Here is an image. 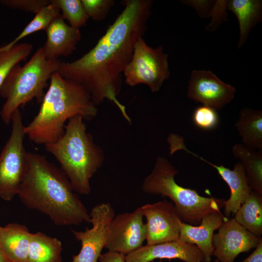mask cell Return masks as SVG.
<instances>
[{"label": "cell", "instance_id": "6da1fadb", "mask_svg": "<svg viewBox=\"0 0 262 262\" xmlns=\"http://www.w3.org/2000/svg\"><path fill=\"white\" fill-rule=\"evenodd\" d=\"M124 8L96 45L79 59L60 64L58 73L82 85L97 106L107 99L129 123L125 107L118 100L122 75L131 58L137 40L147 29L151 14V0H126Z\"/></svg>", "mask_w": 262, "mask_h": 262}, {"label": "cell", "instance_id": "d4e9b609", "mask_svg": "<svg viewBox=\"0 0 262 262\" xmlns=\"http://www.w3.org/2000/svg\"><path fill=\"white\" fill-rule=\"evenodd\" d=\"M33 49L32 44H17L8 50L0 51V88L10 71L26 60Z\"/></svg>", "mask_w": 262, "mask_h": 262}, {"label": "cell", "instance_id": "2e32d148", "mask_svg": "<svg viewBox=\"0 0 262 262\" xmlns=\"http://www.w3.org/2000/svg\"><path fill=\"white\" fill-rule=\"evenodd\" d=\"M45 31L47 40L42 48L48 59H59L60 57L72 54L81 39L80 29L67 25L61 14L50 23Z\"/></svg>", "mask_w": 262, "mask_h": 262}, {"label": "cell", "instance_id": "44dd1931", "mask_svg": "<svg viewBox=\"0 0 262 262\" xmlns=\"http://www.w3.org/2000/svg\"><path fill=\"white\" fill-rule=\"evenodd\" d=\"M233 155L241 161L248 183L252 190L262 194V152L242 144L232 147Z\"/></svg>", "mask_w": 262, "mask_h": 262}, {"label": "cell", "instance_id": "f546056e", "mask_svg": "<svg viewBox=\"0 0 262 262\" xmlns=\"http://www.w3.org/2000/svg\"><path fill=\"white\" fill-rule=\"evenodd\" d=\"M125 256L121 253L108 251L101 254L98 260L99 262H126Z\"/></svg>", "mask_w": 262, "mask_h": 262}, {"label": "cell", "instance_id": "836d02e7", "mask_svg": "<svg viewBox=\"0 0 262 262\" xmlns=\"http://www.w3.org/2000/svg\"><path fill=\"white\" fill-rule=\"evenodd\" d=\"M214 262H219V261L217 259H215L214 261Z\"/></svg>", "mask_w": 262, "mask_h": 262}, {"label": "cell", "instance_id": "f1b7e54d", "mask_svg": "<svg viewBox=\"0 0 262 262\" xmlns=\"http://www.w3.org/2000/svg\"><path fill=\"white\" fill-rule=\"evenodd\" d=\"M51 0H1L4 6L27 12L37 13L45 6L50 3Z\"/></svg>", "mask_w": 262, "mask_h": 262}, {"label": "cell", "instance_id": "4316f807", "mask_svg": "<svg viewBox=\"0 0 262 262\" xmlns=\"http://www.w3.org/2000/svg\"><path fill=\"white\" fill-rule=\"evenodd\" d=\"M194 124L198 128L206 130L215 128L219 123L216 110L206 105L197 107L193 114Z\"/></svg>", "mask_w": 262, "mask_h": 262}, {"label": "cell", "instance_id": "3957f363", "mask_svg": "<svg viewBox=\"0 0 262 262\" xmlns=\"http://www.w3.org/2000/svg\"><path fill=\"white\" fill-rule=\"evenodd\" d=\"M49 81L38 113L24 128L25 135L39 145L60 139L70 118L81 116L84 119H92L98 113L89 93L82 85L63 78L58 72L52 74Z\"/></svg>", "mask_w": 262, "mask_h": 262}, {"label": "cell", "instance_id": "52a82bcc", "mask_svg": "<svg viewBox=\"0 0 262 262\" xmlns=\"http://www.w3.org/2000/svg\"><path fill=\"white\" fill-rule=\"evenodd\" d=\"M12 130L0 154V198L11 200L17 195L28 165L24 146L25 135L22 114L19 109L11 118Z\"/></svg>", "mask_w": 262, "mask_h": 262}, {"label": "cell", "instance_id": "d6a6232c", "mask_svg": "<svg viewBox=\"0 0 262 262\" xmlns=\"http://www.w3.org/2000/svg\"><path fill=\"white\" fill-rule=\"evenodd\" d=\"M151 262H163L162 260H160L159 261H157V262H155L154 261H153ZM168 262H172L170 260H169Z\"/></svg>", "mask_w": 262, "mask_h": 262}, {"label": "cell", "instance_id": "ba28073f", "mask_svg": "<svg viewBox=\"0 0 262 262\" xmlns=\"http://www.w3.org/2000/svg\"><path fill=\"white\" fill-rule=\"evenodd\" d=\"M163 50L162 46L156 48L149 46L140 37L123 73L126 84L131 86L144 84L152 92H158L170 76L168 55Z\"/></svg>", "mask_w": 262, "mask_h": 262}, {"label": "cell", "instance_id": "ffe728a7", "mask_svg": "<svg viewBox=\"0 0 262 262\" xmlns=\"http://www.w3.org/2000/svg\"><path fill=\"white\" fill-rule=\"evenodd\" d=\"M62 243L42 232L31 233L27 262H62Z\"/></svg>", "mask_w": 262, "mask_h": 262}, {"label": "cell", "instance_id": "277c9868", "mask_svg": "<svg viewBox=\"0 0 262 262\" xmlns=\"http://www.w3.org/2000/svg\"><path fill=\"white\" fill-rule=\"evenodd\" d=\"M83 120L81 116L70 118L62 136L45 147L59 163L75 192L87 195L90 179L102 165L104 154L87 132Z\"/></svg>", "mask_w": 262, "mask_h": 262}, {"label": "cell", "instance_id": "7a4b0ae2", "mask_svg": "<svg viewBox=\"0 0 262 262\" xmlns=\"http://www.w3.org/2000/svg\"><path fill=\"white\" fill-rule=\"evenodd\" d=\"M27 157V172L17 195L24 205L57 226L90 223L89 213L63 170L43 155L28 152Z\"/></svg>", "mask_w": 262, "mask_h": 262}, {"label": "cell", "instance_id": "e0dca14e", "mask_svg": "<svg viewBox=\"0 0 262 262\" xmlns=\"http://www.w3.org/2000/svg\"><path fill=\"white\" fill-rule=\"evenodd\" d=\"M191 154L215 168L227 183L230 190V196L228 200L224 201V213L227 218L231 213L235 214L252 191L242 163L238 162L234 165V169L230 170L222 165L218 166L213 164L195 153L191 152Z\"/></svg>", "mask_w": 262, "mask_h": 262}, {"label": "cell", "instance_id": "5bb4252c", "mask_svg": "<svg viewBox=\"0 0 262 262\" xmlns=\"http://www.w3.org/2000/svg\"><path fill=\"white\" fill-rule=\"evenodd\" d=\"M176 259L184 262H204L203 255L196 246L179 240L147 244L125 256L126 262H151L156 259Z\"/></svg>", "mask_w": 262, "mask_h": 262}, {"label": "cell", "instance_id": "484cf974", "mask_svg": "<svg viewBox=\"0 0 262 262\" xmlns=\"http://www.w3.org/2000/svg\"><path fill=\"white\" fill-rule=\"evenodd\" d=\"M51 2L62 11V16L71 27L80 29L86 25L89 17L81 0H51Z\"/></svg>", "mask_w": 262, "mask_h": 262}, {"label": "cell", "instance_id": "8fae6325", "mask_svg": "<svg viewBox=\"0 0 262 262\" xmlns=\"http://www.w3.org/2000/svg\"><path fill=\"white\" fill-rule=\"evenodd\" d=\"M140 207L146 219L147 245L179 240L182 220L173 202L163 200Z\"/></svg>", "mask_w": 262, "mask_h": 262}, {"label": "cell", "instance_id": "d6986e66", "mask_svg": "<svg viewBox=\"0 0 262 262\" xmlns=\"http://www.w3.org/2000/svg\"><path fill=\"white\" fill-rule=\"evenodd\" d=\"M226 8L235 15L239 22V49L246 42L251 29L262 20V2L260 0H227Z\"/></svg>", "mask_w": 262, "mask_h": 262}, {"label": "cell", "instance_id": "8992f818", "mask_svg": "<svg viewBox=\"0 0 262 262\" xmlns=\"http://www.w3.org/2000/svg\"><path fill=\"white\" fill-rule=\"evenodd\" d=\"M178 171L168 160L159 157L151 172L143 182L144 192L169 197L174 203L182 221L198 225L206 214L220 212L223 199L200 196L196 190L184 188L177 183L175 176Z\"/></svg>", "mask_w": 262, "mask_h": 262}, {"label": "cell", "instance_id": "83f0119b", "mask_svg": "<svg viewBox=\"0 0 262 262\" xmlns=\"http://www.w3.org/2000/svg\"><path fill=\"white\" fill-rule=\"evenodd\" d=\"M81 0L89 18L95 21L103 20L115 3L114 0Z\"/></svg>", "mask_w": 262, "mask_h": 262}, {"label": "cell", "instance_id": "603a6c76", "mask_svg": "<svg viewBox=\"0 0 262 262\" xmlns=\"http://www.w3.org/2000/svg\"><path fill=\"white\" fill-rule=\"evenodd\" d=\"M245 146L252 148H262V112L245 108L240 112L235 124Z\"/></svg>", "mask_w": 262, "mask_h": 262}, {"label": "cell", "instance_id": "4dcf8cb0", "mask_svg": "<svg viewBox=\"0 0 262 262\" xmlns=\"http://www.w3.org/2000/svg\"><path fill=\"white\" fill-rule=\"evenodd\" d=\"M241 262H262V239L255 247L253 252Z\"/></svg>", "mask_w": 262, "mask_h": 262}, {"label": "cell", "instance_id": "4fadbf2b", "mask_svg": "<svg viewBox=\"0 0 262 262\" xmlns=\"http://www.w3.org/2000/svg\"><path fill=\"white\" fill-rule=\"evenodd\" d=\"M236 90L211 71L191 72L187 95L193 100L215 110L221 109L233 98Z\"/></svg>", "mask_w": 262, "mask_h": 262}, {"label": "cell", "instance_id": "7402d4cb", "mask_svg": "<svg viewBox=\"0 0 262 262\" xmlns=\"http://www.w3.org/2000/svg\"><path fill=\"white\" fill-rule=\"evenodd\" d=\"M237 222L254 235L262 234V194L253 190L235 214Z\"/></svg>", "mask_w": 262, "mask_h": 262}, {"label": "cell", "instance_id": "5b68a950", "mask_svg": "<svg viewBox=\"0 0 262 262\" xmlns=\"http://www.w3.org/2000/svg\"><path fill=\"white\" fill-rule=\"evenodd\" d=\"M61 62L47 59L39 48L24 65L18 64L10 71L0 88V96L6 99L0 112L5 124L11 122L12 114L20 106L34 98L41 103L48 82Z\"/></svg>", "mask_w": 262, "mask_h": 262}, {"label": "cell", "instance_id": "cb8c5ba5", "mask_svg": "<svg viewBox=\"0 0 262 262\" xmlns=\"http://www.w3.org/2000/svg\"><path fill=\"white\" fill-rule=\"evenodd\" d=\"M59 8L51 2L41 8L33 19L26 25L21 32L12 41L0 46V51L8 50L18 44V42L31 34L41 30L45 31L50 23L60 14Z\"/></svg>", "mask_w": 262, "mask_h": 262}, {"label": "cell", "instance_id": "ac0fdd59", "mask_svg": "<svg viewBox=\"0 0 262 262\" xmlns=\"http://www.w3.org/2000/svg\"><path fill=\"white\" fill-rule=\"evenodd\" d=\"M31 233L26 226L16 223L0 226V248L6 262H27Z\"/></svg>", "mask_w": 262, "mask_h": 262}, {"label": "cell", "instance_id": "1f68e13d", "mask_svg": "<svg viewBox=\"0 0 262 262\" xmlns=\"http://www.w3.org/2000/svg\"><path fill=\"white\" fill-rule=\"evenodd\" d=\"M0 262H6L2 254L0 248Z\"/></svg>", "mask_w": 262, "mask_h": 262}, {"label": "cell", "instance_id": "9a60e30c", "mask_svg": "<svg viewBox=\"0 0 262 262\" xmlns=\"http://www.w3.org/2000/svg\"><path fill=\"white\" fill-rule=\"evenodd\" d=\"M228 219L221 212H215L204 215L198 226L181 221L180 223L179 240L196 246L202 254L204 262H211L213 232L223 221Z\"/></svg>", "mask_w": 262, "mask_h": 262}, {"label": "cell", "instance_id": "9c48e42d", "mask_svg": "<svg viewBox=\"0 0 262 262\" xmlns=\"http://www.w3.org/2000/svg\"><path fill=\"white\" fill-rule=\"evenodd\" d=\"M91 228L84 231L71 229L77 241L81 243L79 253L71 262H97L105 247L110 224L115 215L112 205L102 202L95 205L89 213Z\"/></svg>", "mask_w": 262, "mask_h": 262}, {"label": "cell", "instance_id": "7c38bea8", "mask_svg": "<svg viewBox=\"0 0 262 262\" xmlns=\"http://www.w3.org/2000/svg\"><path fill=\"white\" fill-rule=\"evenodd\" d=\"M213 237V256L219 262H234L239 254L255 248L262 239L245 229L234 218L223 221Z\"/></svg>", "mask_w": 262, "mask_h": 262}, {"label": "cell", "instance_id": "30bf717a", "mask_svg": "<svg viewBox=\"0 0 262 262\" xmlns=\"http://www.w3.org/2000/svg\"><path fill=\"white\" fill-rule=\"evenodd\" d=\"M140 207L132 212L115 215L110 224L105 248L127 255L143 246L147 229Z\"/></svg>", "mask_w": 262, "mask_h": 262}]
</instances>
